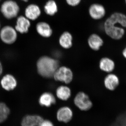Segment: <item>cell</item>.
I'll return each instance as SVG.
<instances>
[{
	"instance_id": "6da1fadb",
	"label": "cell",
	"mask_w": 126,
	"mask_h": 126,
	"mask_svg": "<svg viewBox=\"0 0 126 126\" xmlns=\"http://www.w3.org/2000/svg\"><path fill=\"white\" fill-rule=\"evenodd\" d=\"M126 27V16L120 12H115L109 17L104 24L106 34L115 40L121 39L125 34Z\"/></svg>"
},
{
	"instance_id": "7a4b0ae2",
	"label": "cell",
	"mask_w": 126,
	"mask_h": 126,
	"mask_svg": "<svg viewBox=\"0 0 126 126\" xmlns=\"http://www.w3.org/2000/svg\"><path fill=\"white\" fill-rule=\"evenodd\" d=\"M59 62L47 56L40 57L36 63L37 72L40 76L46 78L53 77L59 65Z\"/></svg>"
},
{
	"instance_id": "3957f363",
	"label": "cell",
	"mask_w": 126,
	"mask_h": 126,
	"mask_svg": "<svg viewBox=\"0 0 126 126\" xmlns=\"http://www.w3.org/2000/svg\"><path fill=\"white\" fill-rule=\"evenodd\" d=\"M20 8L17 2L14 0H6L2 2L0 11L5 19L11 20L18 16Z\"/></svg>"
},
{
	"instance_id": "277c9868",
	"label": "cell",
	"mask_w": 126,
	"mask_h": 126,
	"mask_svg": "<svg viewBox=\"0 0 126 126\" xmlns=\"http://www.w3.org/2000/svg\"><path fill=\"white\" fill-rule=\"evenodd\" d=\"M17 38V31L11 26H5L0 30V39L5 44H12L16 41Z\"/></svg>"
},
{
	"instance_id": "5b68a950",
	"label": "cell",
	"mask_w": 126,
	"mask_h": 126,
	"mask_svg": "<svg viewBox=\"0 0 126 126\" xmlns=\"http://www.w3.org/2000/svg\"><path fill=\"white\" fill-rule=\"evenodd\" d=\"M74 103L75 106L82 111H88L93 106L92 102L88 95L82 92L77 94L74 98Z\"/></svg>"
},
{
	"instance_id": "8992f818",
	"label": "cell",
	"mask_w": 126,
	"mask_h": 126,
	"mask_svg": "<svg viewBox=\"0 0 126 126\" xmlns=\"http://www.w3.org/2000/svg\"><path fill=\"white\" fill-rule=\"evenodd\" d=\"M53 77L56 81L68 84L73 79V74L70 69L63 66L57 69Z\"/></svg>"
},
{
	"instance_id": "52a82bcc",
	"label": "cell",
	"mask_w": 126,
	"mask_h": 126,
	"mask_svg": "<svg viewBox=\"0 0 126 126\" xmlns=\"http://www.w3.org/2000/svg\"><path fill=\"white\" fill-rule=\"evenodd\" d=\"M16 18L15 27L16 31L21 34L27 33L31 26V21L24 16H18Z\"/></svg>"
},
{
	"instance_id": "ba28073f",
	"label": "cell",
	"mask_w": 126,
	"mask_h": 126,
	"mask_svg": "<svg viewBox=\"0 0 126 126\" xmlns=\"http://www.w3.org/2000/svg\"><path fill=\"white\" fill-rule=\"evenodd\" d=\"M41 15L39 6L35 4H31L26 6L24 11V16L30 21L36 20Z\"/></svg>"
},
{
	"instance_id": "9c48e42d",
	"label": "cell",
	"mask_w": 126,
	"mask_h": 126,
	"mask_svg": "<svg viewBox=\"0 0 126 126\" xmlns=\"http://www.w3.org/2000/svg\"><path fill=\"white\" fill-rule=\"evenodd\" d=\"M0 84L3 89L7 91L14 90L17 85L16 79L12 75H4L1 79Z\"/></svg>"
},
{
	"instance_id": "30bf717a",
	"label": "cell",
	"mask_w": 126,
	"mask_h": 126,
	"mask_svg": "<svg viewBox=\"0 0 126 126\" xmlns=\"http://www.w3.org/2000/svg\"><path fill=\"white\" fill-rule=\"evenodd\" d=\"M73 116L72 110L67 107H63L60 108L56 113V118L58 121L65 123L70 122Z\"/></svg>"
},
{
	"instance_id": "8fae6325",
	"label": "cell",
	"mask_w": 126,
	"mask_h": 126,
	"mask_svg": "<svg viewBox=\"0 0 126 126\" xmlns=\"http://www.w3.org/2000/svg\"><path fill=\"white\" fill-rule=\"evenodd\" d=\"M89 14L93 19L98 20L103 18L106 15V10L103 6L98 4H94L90 6Z\"/></svg>"
},
{
	"instance_id": "7c38bea8",
	"label": "cell",
	"mask_w": 126,
	"mask_h": 126,
	"mask_svg": "<svg viewBox=\"0 0 126 126\" xmlns=\"http://www.w3.org/2000/svg\"><path fill=\"white\" fill-rule=\"evenodd\" d=\"M36 30L40 36L48 38L52 35L53 31L49 24L46 22L41 21L36 25Z\"/></svg>"
},
{
	"instance_id": "4fadbf2b",
	"label": "cell",
	"mask_w": 126,
	"mask_h": 126,
	"mask_svg": "<svg viewBox=\"0 0 126 126\" xmlns=\"http://www.w3.org/2000/svg\"><path fill=\"white\" fill-rule=\"evenodd\" d=\"M43 120L39 115H27L23 118L21 126H40Z\"/></svg>"
},
{
	"instance_id": "5bb4252c",
	"label": "cell",
	"mask_w": 126,
	"mask_h": 126,
	"mask_svg": "<svg viewBox=\"0 0 126 126\" xmlns=\"http://www.w3.org/2000/svg\"><path fill=\"white\" fill-rule=\"evenodd\" d=\"M104 84L108 90H114L119 85V79L115 74H110L105 78Z\"/></svg>"
},
{
	"instance_id": "9a60e30c",
	"label": "cell",
	"mask_w": 126,
	"mask_h": 126,
	"mask_svg": "<svg viewBox=\"0 0 126 126\" xmlns=\"http://www.w3.org/2000/svg\"><path fill=\"white\" fill-rule=\"evenodd\" d=\"M39 102L41 106L48 107L55 103L56 99L52 93L46 92L41 95Z\"/></svg>"
},
{
	"instance_id": "2e32d148",
	"label": "cell",
	"mask_w": 126,
	"mask_h": 126,
	"mask_svg": "<svg viewBox=\"0 0 126 126\" xmlns=\"http://www.w3.org/2000/svg\"><path fill=\"white\" fill-rule=\"evenodd\" d=\"M88 43L92 49L94 50H98L103 45V41L99 35L94 34L89 36Z\"/></svg>"
},
{
	"instance_id": "e0dca14e",
	"label": "cell",
	"mask_w": 126,
	"mask_h": 126,
	"mask_svg": "<svg viewBox=\"0 0 126 126\" xmlns=\"http://www.w3.org/2000/svg\"><path fill=\"white\" fill-rule=\"evenodd\" d=\"M99 67L103 71L110 73L115 68V63L111 59L107 58H103L99 62Z\"/></svg>"
},
{
	"instance_id": "ac0fdd59",
	"label": "cell",
	"mask_w": 126,
	"mask_h": 126,
	"mask_svg": "<svg viewBox=\"0 0 126 126\" xmlns=\"http://www.w3.org/2000/svg\"><path fill=\"white\" fill-rule=\"evenodd\" d=\"M72 40L71 34L68 32H65L60 38V44L64 48H69L72 46Z\"/></svg>"
},
{
	"instance_id": "d6986e66",
	"label": "cell",
	"mask_w": 126,
	"mask_h": 126,
	"mask_svg": "<svg viewBox=\"0 0 126 126\" xmlns=\"http://www.w3.org/2000/svg\"><path fill=\"white\" fill-rule=\"evenodd\" d=\"M71 90L69 88L65 86L59 87L56 90V94L59 99L66 101L71 96Z\"/></svg>"
},
{
	"instance_id": "ffe728a7",
	"label": "cell",
	"mask_w": 126,
	"mask_h": 126,
	"mask_svg": "<svg viewBox=\"0 0 126 126\" xmlns=\"http://www.w3.org/2000/svg\"><path fill=\"white\" fill-rule=\"evenodd\" d=\"M46 14L48 15L53 16L58 12V6L53 0H49L46 2L44 7Z\"/></svg>"
},
{
	"instance_id": "44dd1931",
	"label": "cell",
	"mask_w": 126,
	"mask_h": 126,
	"mask_svg": "<svg viewBox=\"0 0 126 126\" xmlns=\"http://www.w3.org/2000/svg\"><path fill=\"white\" fill-rule=\"evenodd\" d=\"M10 113V110L5 103H0V123L5 121Z\"/></svg>"
},
{
	"instance_id": "7402d4cb",
	"label": "cell",
	"mask_w": 126,
	"mask_h": 126,
	"mask_svg": "<svg viewBox=\"0 0 126 126\" xmlns=\"http://www.w3.org/2000/svg\"><path fill=\"white\" fill-rule=\"evenodd\" d=\"M67 3L72 6H76L79 4L81 0H66Z\"/></svg>"
},
{
	"instance_id": "603a6c76",
	"label": "cell",
	"mask_w": 126,
	"mask_h": 126,
	"mask_svg": "<svg viewBox=\"0 0 126 126\" xmlns=\"http://www.w3.org/2000/svg\"><path fill=\"white\" fill-rule=\"evenodd\" d=\"M40 126H54L52 122L48 120H43Z\"/></svg>"
},
{
	"instance_id": "cb8c5ba5",
	"label": "cell",
	"mask_w": 126,
	"mask_h": 126,
	"mask_svg": "<svg viewBox=\"0 0 126 126\" xmlns=\"http://www.w3.org/2000/svg\"><path fill=\"white\" fill-rule=\"evenodd\" d=\"M2 72H3V68H2V64L0 62V76L2 74Z\"/></svg>"
},
{
	"instance_id": "d4e9b609",
	"label": "cell",
	"mask_w": 126,
	"mask_h": 126,
	"mask_svg": "<svg viewBox=\"0 0 126 126\" xmlns=\"http://www.w3.org/2000/svg\"><path fill=\"white\" fill-rule=\"evenodd\" d=\"M123 56H124V58L126 59V47L123 50Z\"/></svg>"
},
{
	"instance_id": "484cf974",
	"label": "cell",
	"mask_w": 126,
	"mask_h": 126,
	"mask_svg": "<svg viewBox=\"0 0 126 126\" xmlns=\"http://www.w3.org/2000/svg\"><path fill=\"white\" fill-rule=\"evenodd\" d=\"M21 0L22 1H23V2H28L29 0Z\"/></svg>"
},
{
	"instance_id": "4316f807",
	"label": "cell",
	"mask_w": 126,
	"mask_h": 126,
	"mask_svg": "<svg viewBox=\"0 0 126 126\" xmlns=\"http://www.w3.org/2000/svg\"><path fill=\"white\" fill-rule=\"evenodd\" d=\"M1 29V24H0V30Z\"/></svg>"
},
{
	"instance_id": "83f0119b",
	"label": "cell",
	"mask_w": 126,
	"mask_h": 126,
	"mask_svg": "<svg viewBox=\"0 0 126 126\" xmlns=\"http://www.w3.org/2000/svg\"><path fill=\"white\" fill-rule=\"evenodd\" d=\"M125 1H126V0H125Z\"/></svg>"
},
{
	"instance_id": "f1b7e54d",
	"label": "cell",
	"mask_w": 126,
	"mask_h": 126,
	"mask_svg": "<svg viewBox=\"0 0 126 126\" xmlns=\"http://www.w3.org/2000/svg\"><path fill=\"white\" fill-rule=\"evenodd\" d=\"M1 0H0V1Z\"/></svg>"
}]
</instances>
